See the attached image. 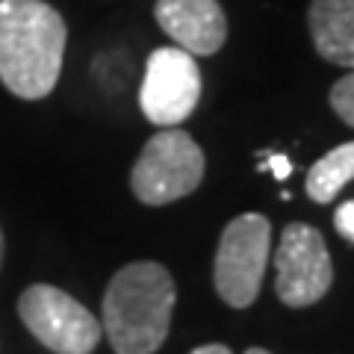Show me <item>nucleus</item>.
Here are the masks:
<instances>
[{"label":"nucleus","instance_id":"obj_7","mask_svg":"<svg viewBox=\"0 0 354 354\" xmlns=\"http://www.w3.org/2000/svg\"><path fill=\"white\" fill-rule=\"evenodd\" d=\"M201 101V68L183 48H157L148 57L139 106L157 127H177Z\"/></svg>","mask_w":354,"mask_h":354},{"label":"nucleus","instance_id":"obj_14","mask_svg":"<svg viewBox=\"0 0 354 354\" xmlns=\"http://www.w3.org/2000/svg\"><path fill=\"white\" fill-rule=\"evenodd\" d=\"M189 354H234L227 346H221V342H209V346H201V348H195Z\"/></svg>","mask_w":354,"mask_h":354},{"label":"nucleus","instance_id":"obj_13","mask_svg":"<svg viewBox=\"0 0 354 354\" xmlns=\"http://www.w3.org/2000/svg\"><path fill=\"white\" fill-rule=\"evenodd\" d=\"M334 227L339 230L342 239L354 242V198H351V201H342V204L337 207V213H334Z\"/></svg>","mask_w":354,"mask_h":354},{"label":"nucleus","instance_id":"obj_3","mask_svg":"<svg viewBox=\"0 0 354 354\" xmlns=\"http://www.w3.org/2000/svg\"><path fill=\"white\" fill-rule=\"evenodd\" d=\"M204 180V151L186 130L165 127L151 136L130 171V189L148 207L192 195Z\"/></svg>","mask_w":354,"mask_h":354},{"label":"nucleus","instance_id":"obj_1","mask_svg":"<svg viewBox=\"0 0 354 354\" xmlns=\"http://www.w3.org/2000/svg\"><path fill=\"white\" fill-rule=\"evenodd\" d=\"M68 27L44 0H0V83L21 101H41L59 83Z\"/></svg>","mask_w":354,"mask_h":354},{"label":"nucleus","instance_id":"obj_2","mask_svg":"<svg viewBox=\"0 0 354 354\" xmlns=\"http://www.w3.org/2000/svg\"><path fill=\"white\" fill-rule=\"evenodd\" d=\"M177 290L171 272L153 260L115 272L104 295V330L115 354H153L169 337Z\"/></svg>","mask_w":354,"mask_h":354},{"label":"nucleus","instance_id":"obj_5","mask_svg":"<svg viewBox=\"0 0 354 354\" xmlns=\"http://www.w3.org/2000/svg\"><path fill=\"white\" fill-rule=\"evenodd\" d=\"M24 328L53 354H92L104 328L88 310L59 286L32 283L18 298Z\"/></svg>","mask_w":354,"mask_h":354},{"label":"nucleus","instance_id":"obj_15","mask_svg":"<svg viewBox=\"0 0 354 354\" xmlns=\"http://www.w3.org/2000/svg\"><path fill=\"white\" fill-rule=\"evenodd\" d=\"M0 266H3V230H0Z\"/></svg>","mask_w":354,"mask_h":354},{"label":"nucleus","instance_id":"obj_16","mask_svg":"<svg viewBox=\"0 0 354 354\" xmlns=\"http://www.w3.org/2000/svg\"><path fill=\"white\" fill-rule=\"evenodd\" d=\"M245 354H269V351H266V348H248Z\"/></svg>","mask_w":354,"mask_h":354},{"label":"nucleus","instance_id":"obj_8","mask_svg":"<svg viewBox=\"0 0 354 354\" xmlns=\"http://www.w3.org/2000/svg\"><path fill=\"white\" fill-rule=\"evenodd\" d=\"M153 18L192 57H213L227 39V18L218 0H157Z\"/></svg>","mask_w":354,"mask_h":354},{"label":"nucleus","instance_id":"obj_4","mask_svg":"<svg viewBox=\"0 0 354 354\" xmlns=\"http://www.w3.org/2000/svg\"><path fill=\"white\" fill-rule=\"evenodd\" d=\"M272 225L260 213H242L225 227L216 251V292L230 307H251L269 266Z\"/></svg>","mask_w":354,"mask_h":354},{"label":"nucleus","instance_id":"obj_9","mask_svg":"<svg viewBox=\"0 0 354 354\" xmlns=\"http://www.w3.org/2000/svg\"><path fill=\"white\" fill-rule=\"evenodd\" d=\"M310 36L319 57L354 71V0H313Z\"/></svg>","mask_w":354,"mask_h":354},{"label":"nucleus","instance_id":"obj_11","mask_svg":"<svg viewBox=\"0 0 354 354\" xmlns=\"http://www.w3.org/2000/svg\"><path fill=\"white\" fill-rule=\"evenodd\" d=\"M330 106H334V113L348 127H354V71L334 83V88H330Z\"/></svg>","mask_w":354,"mask_h":354},{"label":"nucleus","instance_id":"obj_10","mask_svg":"<svg viewBox=\"0 0 354 354\" xmlns=\"http://www.w3.org/2000/svg\"><path fill=\"white\" fill-rule=\"evenodd\" d=\"M354 180V142H342L339 148L328 151L322 160L307 171V195L316 204H330L346 183Z\"/></svg>","mask_w":354,"mask_h":354},{"label":"nucleus","instance_id":"obj_6","mask_svg":"<svg viewBox=\"0 0 354 354\" xmlns=\"http://www.w3.org/2000/svg\"><path fill=\"white\" fill-rule=\"evenodd\" d=\"M274 292L286 307H310L322 301L334 283V263L322 234L304 221L283 227L274 251Z\"/></svg>","mask_w":354,"mask_h":354},{"label":"nucleus","instance_id":"obj_12","mask_svg":"<svg viewBox=\"0 0 354 354\" xmlns=\"http://www.w3.org/2000/svg\"><path fill=\"white\" fill-rule=\"evenodd\" d=\"M260 160H263V165H257V169H260V171H272L274 177H278V180H286V177L292 174V162H290V157H286V153L263 151Z\"/></svg>","mask_w":354,"mask_h":354}]
</instances>
